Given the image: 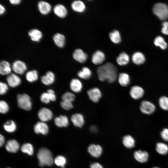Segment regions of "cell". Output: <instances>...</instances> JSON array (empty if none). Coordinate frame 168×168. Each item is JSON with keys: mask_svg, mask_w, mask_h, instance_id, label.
<instances>
[{"mask_svg": "<svg viewBox=\"0 0 168 168\" xmlns=\"http://www.w3.org/2000/svg\"><path fill=\"white\" fill-rule=\"evenodd\" d=\"M99 79L106 80L110 83L114 82L117 77V69L112 63H108L99 67L97 69Z\"/></svg>", "mask_w": 168, "mask_h": 168, "instance_id": "cell-1", "label": "cell"}, {"mask_svg": "<svg viewBox=\"0 0 168 168\" xmlns=\"http://www.w3.org/2000/svg\"><path fill=\"white\" fill-rule=\"evenodd\" d=\"M37 157L39 164L41 166H50L53 164L54 162L51 152L45 148H42L39 150Z\"/></svg>", "mask_w": 168, "mask_h": 168, "instance_id": "cell-2", "label": "cell"}, {"mask_svg": "<svg viewBox=\"0 0 168 168\" xmlns=\"http://www.w3.org/2000/svg\"><path fill=\"white\" fill-rule=\"evenodd\" d=\"M153 13L161 20L168 19V6L161 2L156 3L152 9Z\"/></svg>", "mask_w": 168, "mask_h": 168, "instance_id": "cell-3", "label": "cell"}, {"mask_svg": "<svg viewBox=\"0 0 168 168\" xmlns=\"http://www.w3.org/2000/svg\"><path fill=\"white\" fill-rule=\"evenodd\" d=\"M17 101L18 107L25 110H30L32 103L30 96L27 94H19L17 96Z\"/></svg>", "mask_w": 168, "mask_h": 168, "instance_id": "cell-4", "label": "cell"}, {"mask_svg": "<svg viewBox=\"0 0 168 168\" xmlns=\"http://www.w3.org/2000/svg\"><path fill=\"white\" fill-rule=\"evenodd\" d=\"M38 115L41 121L44 122L50 120L53 117L52 111L45 107L42 108L39 110Z\"/></svg>", "mask_w": 168, "mask_h": 168, "instance_id": "cell-5", "label": "cell"}, {"mask_svg": "<svg viewBox=\"0 0 168 168\" xmlns=\"http://www.w3.org/2000/svg\"><path fill=\"white\" fill-rule=\"evenodd\" d=\"M140 109L143 113L150 114L155 111L156 107L155 105L150 102L143 100L141 102Z\"/></svg>", "mask_w": 168, "mask_h": 168, "instance_id": "cell-6", "label": "cell"}, {"mask_svg": "<svg viewBox=\"0 0 168 168\" xmlns=\"http://www.w3.org/2000/svg\"><path fill=\"white\" fill-rule=\"evenodd\" d=\"M12 69L17 74H23L27 69V66L23 62L17 60L13 62L12 66Z\"/></svg>", "mask_w": 168, "mask_h": 168, "instance_id": "cell-7", "label": "cell"}, {"mask_svg": "<svg viewBox=\"0 0 168 168\" xmlns=\"http://www.w3.org/2000/svg\"><path fill=\"white\" fill-rule=\"evenodd\" d=\"M87 93L90 99L94 102H97L101 97V93L98 88L95 87L89 90Z\"/></svg>", "mask_w": 168, "mask_h": 168, "instance_id": "cell-8", "label": "cell"}, {"mask_svg": "<svg viewBox=\"0 0 168 168\" xmlns=\"http://www.w3.org/2000/svg\"><path fill=\"white\" fill-rule=\"evenodd\" d=\"M129 93L133 98L138 100L142 97L144 94V91L141 87L134 86L131 87Z\"/></svg>", "mask_w": 168, "mask_h": 168, "instance_id": "cell-9", "label": "cell"}, {"mask_svg": "<svg viewBox=\"0 0 168 168\" xmlns=\"http://www.w3.org/2000/svg\"><path fill=\"white\" fill-rule=\"evenodd\" d=\"M6 80L8 85L12 87L18 86L21 83V78L14 73L8 75L7 77Z\"/></svg>", "mask_w": 168, "mask_h": 168, "instance_id": "cell-10", "label": "cell"}, {"mask_svg": "<svg viewBox=\"0 0 168 168\" xmlns=\"http://www.w3.org/2000/svg\"><path fill=\"white\" fill-rule=\"evenodd\" d=\"M73 57L76 61L83 63L85 62L87 58V54L82 50L80 49H77L74 51Z\"/></svg>", "mask_w": 168, "mask_h": 168, "instance_id": "cell-11", "label": "cell"}, {"mask_svg": "<svg viewBox=\"0 0 168 168\" xmlns=\"http://www.w3.org/2000/svg\"><path fill=\"white\" fill-rule=\"evenodd\" d=\"M34 130L37 134L40 133L43 135H46L49 132V127L45 122L42 121L39 122L35 125Z\"/></svg>", "mask_w": 168, "mask_h": 168, "instance_id": "cell-12", "label": "cell"}, {"mask_svg": "<svg viewBox=\"0 0 168 168\" xmlns=\"http://www.w3.org/2000/svg\"><path fill=\"white\" fill-rule=\"evenodd\" d=\"M88 151L92 156L98 158L101 155L102 150L100 146L92 144L88 147Z\"/></svg>", "mask_w": 168, "mask_h": 168, "instance_id": "cell-13", "label": "cell"}, {"mask_svg": "<svg viewBox=\"0 0 168 168\" xmlns=\"http://www.w3.org/2000/svg\"><path fill=\"white\" fill-rule=\"evenodd\" d=\"M134 156L137 161L140 163H143L147 161L149 155L146 151L138 150L134 152Z\"/></svg>", "mask_w": 168, "mask_h": 168, "instance_id": "cell-14", "label": "cell"}, {"mask_svg": "<svg viewBox=\"0 0 168 168\" xmlns=\"http://www.w3.org/2000/svg\"><path fill=\"white\" fill-rule=\"evenodd\" d=\"M71 120L73 125L76 127L81 128L84 124V119L83 116L79 113H76L72 115Z\"/></svg>", "mask_w": 168, "mask_h": 168, "instance_id": "cell-15", "label": "cell"}, {"mask_svg": "<svg viewBox=\"0 0 168 168\" xmlns=\"http://www.w3.org/2000/svg\"><path fill=\"white\" fill-rule=\"evenodd\" d=\"M105 55L104 53L100 50H97L93 54L91 60L92 63L96 65L102 63L105 60Z\"/></svg>", "mask_w": 168, "mask_h": 168, "instance_id": "cell-16", "label": "cell"}, {"mask_svg": "<svg viewBox=\"0 0 168 168\" xmlns=\"http://www.w3.org/2000/svg\"><path fill=\"white\" fill-rule=\"evenodd\" d=\"M55 76L53 72L50 71L47 72L45 75L41 78L42 83L46 85H49L53 84L54 81Z\"/></svg>", "mask_w": 168, "mask_h": 168, "instance_id": "cell-17", "label": "cell"}, {"mask_svg": "<svg viewBox=\"0 0 168 168\" xmlns=\"http://www.w3.org/2000/svg\"><path fill=\"white\" fill-rule=\"evenodd\" d=\"M38 7L40 13L43 15L48 14L51 11V7L48 2L44 1H40L38 3Z\"/></svg>", "mask_w": 168, "mask_h": 168, "instance_id": "cell-18", "label": "cell"}, {"mask_svg": "<svg viewBox=\"0 0 168 168\" xmlns=\"http://www.w3.org/2000/svg\"><path fill=\"white\" fill-rule=\"evenodd\" d=\"M53 11L56 15L60 18L65 17L67 14V11L65 7L61 4L56 5L54 8Z\"/></svg>", "mask_w": 168, "mask_h": 168, "instance_id": "cell-19", "label": "cell"}, {"mask_svg": "<svg viewBox=\"0 0 168 168\" xmlns=\"http://www.w3.org/2000/svg\"><path fill=\"white\" fill-rule=\"evenodd\" d=\"M12 68L9 63L5 60L2 61L0 63V73L2 75L11 74Z\"/></svg>", "mask_w": 168, "mask_h": 168, "instance_id": "cell-20", "label": "cell"}, {"mask_svg": "<svg viewBox=\"0 0 168 168\" xmlns=\"http://www.w3.org/2000/svg\"><path fill=\"white\" fill-rule=\"evenodd\" d=\"M55 125L59 127H67L69 124V120L67 116L60 115L56 117L54 119Z\"/></svg>", "mask_w": 168, "mask_h": 168, "instance_id": "cell-21", "label": "cell"}, {"mask_svg": "<svg viewBox=\"0 0 168 168\" xmlns=\"http://www.w3.org/2000/svg\"><path fill=\"white\" fill-rule=\"evenodd\" d=\"M19 147V146L18 142L14 139L8 141L6 145V150L9 152L12 153L16 152Z\"/></svg>", "mask_w": 168, "mask_h": 168, "instance_id": "cell-22", "label": "cell"}, {"mask_svg": "<svg viewBox=\"0 0 168 168\" xmlns=\"http://www.w3.org/2000/svg\"><path fill=\"white\" fill-rule=\"evenodd\" d=\"M70 86L72 91L78 93L81 91L82 88V84L80 80L74 78L71 81Z\"/></svg>", "mask_w": 168, "mask_h": 168, "instance_id": "cell-23", "label": "cell"}, {"mask_svg": "<svg viewBox=\"0 0 168 168\" xmlns=\"http://www.w3.org/2000/svg\"><path fill=\"white\" fill-rule=\"evenodd\" d=\"M28 34L31 40L35 42H39L42 37V32L36 29L30 30L28 32Z\"/></svg>", "mask_w": 168, "mask_h": 168, "instance_id": "cell-24", "label": "cell"}, {"mask_svg": "<svg viewBox=\"0 0 168 168\" xmlns=\"http://www.w3.org/2000/svg\"><path fill=\"white\" fill-rule=\"evenodd\" d=\"M53 40L55 44L60 48L63 47L65 44V37L62 34L57 33L53 37Z\"/></svg>", "mask_w": 168, "mask_h": 168, "instance_id": "cell-25", "label": "cell"}, {"mask_svg": "<svg viewBox=\"0 0 168 168\" xmlns=\"http://www.w3.org/2000/svg\"><path fill=\"white\" fill-rule=\"evenodd\" d=\"M71 7L73 10L79 12L84 11L86 8L84 3L80 0H76L73 2L71 4Z\"/></svg>", "mask_w": 168, "mask_h": 168, "instance_id": "cell-26", "label": "cell"}, {"mask_svg": "<svg viewBox=\"0 0 168 168\" xmlns=\"http://www.w3.org/2000/svg\"><path fill=\"white\" fill-rule=\"evenodd\" d=\"M132 60L134 63L139 65L143 63L145 61V58L142 53L138 52L133 54L132 56Z\"/></svg>", "mask_w": 168, "mask_h": 168, "instance_id": "cell-27", "label": "cell"}, {"mask_svg": "<svg viewBox=\"0 0 168 168\" xmlns=\"http://www.w3.org/2000/svg\"><path fill=\"white\" fill-rule=\"evenodd\" d=\"M118 80L119 84L123 86H127L130 82V78L129 75L125 73H120L119 76Z\"/></svg>", "mask_w": 168, "mask_h": 168, "instance_id": "cell-28", "label": "cell"}, {"mask_svg": "<svg viewBox=\"0 0 168 168\" xmlns=\"http://www.w3.org/2000/svg\"><path fill=\"white\" fill-rule=\"evenodd\" d=\"M129 56L124 52L120 53L116 58L117 63L119 65L121 66L127 64L129 62Z\"/></svg>", "mask_w": 168, "mask_h": 168, "instance_id": "cell-29", "label": "cell"}, {"mask_svg": "<svg viewBox=\"0 0 168 168\" xmlns=\"http://www.w3.org/2000/svg\"><path fill=\"white\" fill-rule=\"evenodd\" d=\"M26 78L29 82H32L36 81L38 78V72L35 70L28 71L26 74Z\"/></svg>", "mask_w": 168, "mask_h": 168, "instance_id": "cell-30", "label": "cell"}, {"mask_svg": "<svg viewBox=\"0 0 168 168\" xmlns=\"http://www.w3.org/2000/svg\"><path fill=\"white\" fill-rule=\"evenodd\" d=\"M135 140L133 138L129 135L124 136L123 139V143L124 146L128 148L133 147L135 145Z\"/></svg>", "mask_w": 168, "mask_h": 168, "instance_id": "cell-31", "label": "cell"}, {"mask_svg": "<svg viewBox=\"0 0 168 168\" xmlns=\"http://www.w3.org/2000/svg\"><path fill=\"white\" fill-rule=\"evenodd\" d=\"M77 75L81 78L87 79L91 77V72L88 68L84 67L82 68L81 70L78 72Z\"/></svg>", "mask_w": 168, "mask_h": 168, "instance_id": "cell-32", "label": "cell"}, {"mask_svg": "<svg viewBox=\"0 0 168 168\" xmlns=\"http://www.w3.org/2000/svg\"><path fill=\"white\" fill-rule=\"evenodd\" d=\"M4 129L9 133L14 132L16 130V126L15 123L12 120L7 121L3 125Z\"/></svg>", "mask_w": 168, "mask_h": 168, "instance_id": "cell-33", "label": "cell"}, {"mask_svg": "<svg viewBox=\"0 0 168 168\" xmlns=\"http://www.w3.org/2000/svg\"><path fill=\"white\" fill-rule=\"evenodd\" d=\"M157 152L161 155H165L168 152V146L165 143L158 142L156 144Z\"/></svg>", "mask_w": 168, "mask_h": 168, "instance_id": "cell-34", "label": "cell"}, {"mask_svg": "<svg viewBox=\"0 0 168 168\" xmlns=\"http://www.w3.org/2000/svg\"><path fill=\"white\" fill-rule=\"evenodd\" d=\"M109 36L111 41L114 43H119L121 41L120 33L117 30H115L110 33Z\"/></svg>", "mask_w": 168, "mask_h": 168, "instance_id": "cell-35", "label": "cell"}, {"mask_svg": "<svg viewBox=\"0 0 168 168\" xmlns=\"http://www.w3.org/2000/svg\"><path fill=\"white\" fill-rule=\"evenodd\" d=\"M154 43L156 46H160L163 49L167 48V44L163 37L161 36H158L156 37L154 39Z\"/></svg>", "mask_w": 168, "mask_h": 168, "instance_id": "cell-36", "label": "cell"}, {"mask_svg": "<svg viewBox=\"0 0 168 168\" xmlns=\"http://www.w3.org/2000/svg\"><path fill=\"white\" fill-rule=\"evenodd\" d=\"M21 150L22 152L29 155H32L34 152L33 146L29 143L23 144L21 147Z\"/></svg>", "mask_w": 168, "mask_h": 168, "instance_id": "cell-37", "label": "cell"}, {"mask_svg": "<svg viewBox=\"0 0 168 168\" xmlns=\"http://www.w3.org/2000/svg\"><path fill=\"white\" fill-rule=\"evenodd\" d=\"M159 105L160 107L165 110H168V97L162 96L159 99Z\"/></svg>", "mask_w": 168, "mask_h": 168, "instance_id": "cell-38", "label": "cell"}, {"mask_svg": "<svg viewBox=\"0 0 168 168\" xmlns=\"http://www.w3.org/2000/svg\"><path fill=\"white\" fill-rule=\"evenodd\" d=\"M54 162L57 166L64 168L66 163V159L64 156H59L55 158Z\"/></svg>", "mask_w": 168, "mask_h": 168, "instance_id": "cell-39", "label": "cell"}, {"mask_svg": "<svg viewBox=\"0 0 168 168\" xmlns=\"http://www.w3.org/2000/svg\"><path fill=\"white\" fill-rule=\"evenodd\" d=\"M75 95L70 92H67L64 94L62 96V101L72 102L75 99Z\"/></svg>", "mask_w": 168, "mask_h": 168, "instance_id": "cell-40", "label": "cell"}, {"mask_svg": "<svg viewBox=\"0 0 168 168\" xmlns=\"http://www.w3.org/2000/svg\"><path fill=\"white\" fill-rule=\"evenodd\" d=\"M9 110V107L7 103L4 100L0 101V112L3 114L7 113Z\"/></svg>", "mask_w": 168, "mask_h": 168, "instance_id": "cell-41", "label": "cell"}, {"mask_svg": "<svg viewBox=\"0 0 168 168\" xmlns=\"http://www.w3.org/2000/svg\"><path fill=\"white\" fill-rule=\"evenodd\" d=\"M40 100L41 101L45 104H48L51 101L49 94L47 92H44L40 96Z\"/></svg>", "mask_w": 168, "mask_h": 168, "instance_id": "cell-42", "label": "cell"}, {"mask_svg": "<svg viewBox=\"0 0 168 168\" xmlns=\"http://www.w3.org/2000/svg\"><path fill=\"white\" fill-rule=\"evenodd\" d=\"M60 105L63 108L66 110H70L73 107L72 102H70L62 100L60 103Z\"/></svg>", "mask_w": 168, "mask_h": 168, "instance_id": "cell-43", "label": "cell"}, {"mask_svg": "<svg viewBox=\"0 0 168 168\" xmlns=\"http://www.w3.org/2000/svg\"><path fill=\"white\" fill-rule=\"evenodd\" d=\"M8 90L7 85L3 82H1L0 83V94L1 95L5 94Z\"/></svg>", "mask_w": 168, "mask_h": 168, "instance_id": "cell-44", "label": "cell"}, {"mask_svg": "<svg viewBox=\"0 0 168 168\" xmlns=\"http://www.w3.org/2000/svg\"><path fill=\"white\" fill-rule=\"evenodd\" d=\"M161 138L165 141L168 142V129L165 128L161 133Z\"/></svg>", "mask_w": 168, "mask_h": 168, "instance_id": "cell-45", "label": "cell"}, {"mask_svg": "<svg viewBox=\"0 0 168 168\" xmlns=\"http://www.w3.org/2000/svg\"><path fill=\"white\" fill-rule=\"evenodd\" d=\"M162 25L163 26L161 30V32L165 34L168 35V22L164 21Z\"/></svg>", "mask_w": 168, "mask_h": 168, "instance_id": "cell-46", "label": "cell"}, {"mask_svg": "<svg viewBox=\"0 0 168 168\" xmlns=\"http://www.w3.org/2000/svg\"><path fill=\"white\" fill-rule=\"evenodd\" d=\"M47 92L49 95L51 101H54L56 100V97L53 90L51 89H48Z\"/></svg>", "mask_w": 168, "mask_h": 168, "instance_id": "cell-47", "label": "cell"}, {"mask_svg": "<svg viewBox=\"0 0 168 168\" xmlns=\"http://www.w3.org/2000/svg\"><path fill=\"white\" fill-rule=\"evenodd\" d=\"M90 168H103L102 166L99 163L95 162L92 163L90 166Z\"/></svg>", "mask_w": 168, "mask_h": 168, "instance_id": "cell-48", "label": "cell"}, {"mask_svg": "<svg viewBox=\"0 0 168 168\" xmlns=\"http://www.w3.org/2000/svg\"><path fill=\"white\" fill-rule=\"evenodd\" d=\"M21 0H10L9 2L12 4L18 5L20 3Z\"/></svg>", "mask_w": 168, "mask_h": 168, "instance_id": "cell-49", "label": "cell"}, {"mask_svg": "<svg viewBox=\"0 0 168 168\" xmlns=\"http://www.w3.org/2000/svg\"><path fill=\"white\" fill-rule=\"evenodd\" d=\"M5 139L4 137L2 135H0V146H2L4 143Z\"/></svg>", "mask_w": 168, "mask_h": 168, "instance_id": "cell-50", "label": "cell"}, {"mask_svg": "<svg viewBox=\"0 0 168 168\" xmlns=\"http://www.w3.org/2000/svg\"><path fill=\"white\" fill-rule=\"evenodd\" d=\"M5 9L3 6L1 4L0 5V14L2 15L5 12Z\"/></svg>", "mask_w": 168, "mask_h": 168, "instance_id": "cell-51", "label": "cell"}, {"mask_svg": "<svg viewBox=\"0 0 168 168\" xmlns=\"http://www.w3.org/2000/svg\"><path fill=\"white\" fill-rule=\"evenodd\" d=\"M152 168H159L157 167H154Z\"/></svg>", "mask_w": 168, "mask_h": 168, "instance_id": "cell-52", "label": "cell"}, {"mask_svg": "<svg viewBox=\"0 0 168 168\" xmlns=\"http://www.w3.org/2000/svg\"></svg>", "mask_w": 168, "mask_h": 168, "instance_id": "cell-53", "label": "cell"}]
</instances>
